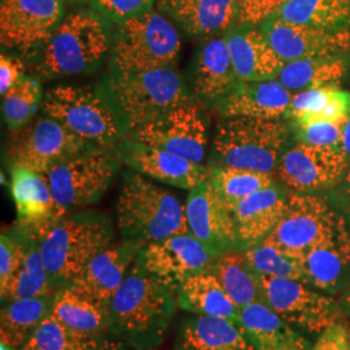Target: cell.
<instances>
[{
    "label": "cell",
    "mask_w": 350,
    "mask_h": 350,
    "mask_svg": "<svg viewBox=\"0 0 350 350\" xmlns=\"http://www.w3.org/2000/svg\"><path fill=\"white\" fill-rule=\"evenodd\" d=\"M98 88L125 137L193 100L183 78L172 68L142 72L109 68Z\"/></svg>",
    "instance_id": "6da1fadb"
},
{
    "label": "cell",
    "mask_w": 350,
    "mask_h": 350,
    "mask_svg": "<svg viewBox=\"0 0 350 350\" xmlns=\"http://www.w3.org/2000/svg\"><path fill=\"white\" fill-rule=\"evenodd\" d=\"M176 305L174 293L134 262L109 304V329L135 349H157Z\"/></svg>",
    "instance_id": "7a4b0ae2"
},
{
    "label": "cell",
    "mask_w": 350,
    "mask_h": 350,
    "mask_svg": "<svg viewBox=\"0 0 350 350\" xmlns=\"http://www.w3.org/2000/svg\"><path fill=\"white\" fill-rule=\"evenodd\" d=\"M117 221L124 240L143 244L189 232L186 205L174 193L134 170L122 175Z\"/></svg>",
    "instance_id": "3957f363"
},
{
    "label": "cell",
    "mask_w": 350,
    "mask_h": 350,
    "mask_svg": "<svg viewBox=\"0 0 350 350\" xmlns=\"http://www.w3.org/2000/svg\"><path fill=\"white\" fill-rule=\"evenodd\" d=\"M111 23L94 10H75L64 17L39 59V73L46 78L95 72L111 53Z\"/></svg>",
    "instance_id": "277c9868"
},
{
    "label": "cell",
    "mask_w": 350,
    "mask_h": 350,
    "mask_svg": "<svg viewBox=\"0 0 350 350\" xmlns=\"http://www.w3.org/2000/svg\"><path fill=\"white\" fill-rule=\"evenodd\" d=\"M286 120L225 117L213 140L214 165L273 174L291 139Z\"/></svg>",
    "instance_id": "5b68a950"
},
{
    "label": "cell",
    "mask_w": 350,
    "mask_h": 350,
    "mask_svg": "<svg viewBox=\"0 0 350 350\" xmlns=\"http://www.w3.org/2000/svg\"><path fill=\"white\" fill-rule=\"evenodd\" d=\"M111 218L95 211L68 214L40 240L51 283L65 287L95 256L113 243Z\"/></svg>",
    "instance_id": "8992f818"
},
{
    "label": "cell",
    "mask_w": 350,
    "mask_h": 350,
    "mask_svg": "<svg viewBox=\"0 0 350 350\" xmlns=\"http://www.w3.org/2000/svg\"><path fill=\"white\" fill-rule=\"evenodd\" d=\"M180 51V36L163 13L150 12L118 24L113 31L111 68L142 72L170 68Z\"/></svg>",
    "instance_id": "52a82bcc"
},
{
    "label": "cell",
    "mask_w": 350,
    "mask_h": 350,
    "mask_svg": "<svg viewBox=\"0 0 350 350\" xmlns=\"http://www.w3.org/2000/svg\"><path fill=\"white\" fill-rule=\"evenodd\" d=\"M42 109L88 144L113 148L125 138L109 104L98 88L55 86L46 92Z\"/></svg>",
    "instance_id": "ba28073f"
},
{
    "label": "cell",
    "mask_w": 350,
    "mask_h": 350,
    "mask_svg": "<svg viewBox=\"0 0 350 350\" xmlns=\"http://www.w3.org/2000/svg\"><path fill=\"white\" fill-rule=\"evenodd\" d=\"M121 163L117 147L92 146L55 165L46 178L56 204L69 214L100 200Z\"/></svg>",
    "instance_id": "9c48e42d"
},
{
    "label": "cell",
    "mask_w": 350,
    "mask_h": 350,
    "mask_svg": "<svg viewBox=\"0 0 350 350\" xmlns=\"http://www.w3.org/2000/svg\"><path fill=\"white\" fill-rule=\"evenodd\" d=\"M263 300L279 317L301 331L321 335L340 322L336 301L310 284L289 278L260 275Z\"/></svg>",
    "instance_id": "30bf717a"
},
{
    "label": "cell",
    "mask_w": 350,
    "mask_h": 350,
    "mask_svg": "<svg viewBox=\"0 0 350 350\" xmlns=\"http://www.w3.org/2000/svg\"><path fill=\"white\" fill-rule=\"evenodd\" d=\"M217 257L188 232L143 245L135 262L175 295L188 278L212 270Z\"/></svg>",
    "instance_id": "8fae6325"
},
{
    "label": "cell",
    "mask_w": 350,
    "mask_h": 350,
    "mask_svg": "<svg viewBox=\"0 0 350 350\" xmlns=\"http://www.w3.org/2000/svg\"><path fill=\"white\" fill-rule=\"evenodd\" d=\"M344 215L323 196L289 191L287 211L267 240L284 250L304 256L328 237Z\"/></svg>",
    "instance_id": "7c38bea8"
},
{
    "label": "cell",
    "mask_w": 350,
    "mask_h": 350,
    "mask_svg": "<svg viewBox=\"0 0 350 350\" xmlns=\"http://www.w3.org/2000/svg\"><path fill=\"white\" fill-rule=\"evenodd\" d=\"M88 147L92 144L78 138L62 122L44 114L14 133L10 154L13 163L46 175L55 165Z\"/></svg>",
    "instance_id": "4fadbf2b"
},
{
    "label": "cell",
    "mask_w": 350,
    "mask_h": 350,
    "mask_svg": "<svg viewBox=\"0 0 350 350\" xmlns=\"http://www.w3.org/2000/svg\"><path fill=\"white\" fill-rule=\"evenodd\" d=\"M348 166L345 154L338 147L297 142L284 152L276 172L291 192L315 193L338 186Z\"/></svg>",
    "instance_id": "5bb4252c"
},
{
    "label": "cell",
    "mask_w": 350,
    "mask_h": 350,
    "mask_svg": "<svg viewBox=\"0 0 350 350\" xmlns=\"http://www.w3.org/2000/svg\"><path fill=\"white\" fill-rule=\"evenodd\" d=\"M127 137L201 163L208 147V120L200 105L192 100Z\"/></svg>",
    "instance_id": "9a60e30c"
},
{
    "label": "cell",
    "mask_w": 350,
    "mask_h": 350,
    "mask_svg": "<svg viewBox=\"0 0 350 350\" xmlns=\"http://www.w3.org/2000/svg\"><path fill=\"white\" fill-rule=\"evenodd\" d=\"M63 18L62 0H1V44L25 53L44 47Z\"/></svg>",
    "instance_id": "2e32d148"
},
{
    "label": "cell",
    "mask_w": 350,
    "mask_h": 350,
    "mask_svg": "<svg viewBox=\"0 0 350 350\" xmlns=\"http://www.w3.org/2000/svg\"><path fill=\"white\" fill-rule=\"evenodd\" d=\"M188 230L215 256L240 250L234 213L209 179L191 189L186 202Z\"/></svg>",
    "instance_id": "e0dca14e"
},
{
    "label": "cell",
    "mask_w": 350,
    "mask_h": 350,
    "mask_svg": "<svg viewBox=\"0 0 350 350\" xmlns=\"http://www.w3.org/2000/svg\"><path fill=\"white\" fill-rule=\"evenodd\" d=\"M258 26L284 63L313 57H342L350 51V30L327 31L289 23L278 14Z\"/></svg>",
    "instance_id": "ac0fdd59"
},
{
    "label": "cell",
    "mask_w": 350,
    "mask_h": 350,
    "mask_svg": "<svg viewBox=\"0 0 350 350\" xmlns=\"http://www.w3.org/2000/svg\"><path fill=\"white\" fill-rule=\"evenodd\" d=\"M17 225L39 243L68 214L56 204L46 175L23 165L11 167Z\"/></svg>",
    "instance_id": "d6986e66"
},
{
    "label": "cell",
    "mask_w": 350,
    "mask_h": 350,
    "mask_svg": "<svg viewBox=\"0 0 350 350\" xmlns=\"http://www.w3.org/2000/svg\"><path fill=\"white\" fill-rule=\"evenodd\" d=\"M117 152L131 170L174 187L191 191L208 179V169L201 163L137 139L125 137Z\"/></svg>",
    "instance_id": "ffe728a7"
},
{
    "label": "cell",
    "mask_w": 350,
    "mask_h": 350,
    "mask_svg": "<svg viewBox=\"0 0 350 350\" xmlns=\"http://www.w3.org/2000/svg\"><path fill=\"white\" fill-rule=\"evenodd\" d=\"M143 245L146 244L134 240H124L122 244L117 245L112 244L95 256L65 287L109 306Z\"/></svg>",
    "instance_id": "44dd1931"
},
{
    "label": "cell",
    "mask_w": 350,
    "mask_h": 350,
    "mask_svg": "<svg viewBox=\"0 0 350 350\" xmlns=\"http://www.w3.org/2000/svg\"><path fill=\"white\" fill-rule=\"evenodd\" d=\"M159 10L195 39L225 36L240 25L238 0H159Z\"/></svg>",
    "instance_id": "7402d4cb"
},
{
    "label": "cell",
    "mask_w": 350,
    "mask_h": 350,
    "mask_svg": "<svg viewBox=\"0 0 350 350\" xmlns=\"http://www.w3.org/2000/svg\"><path fill=\"white\" fill-rule=\"evenodd\" d=\"M225 36L201 43L192 68V92L205 105L218 107L240 85Z\"/></svg>",
    "instance_id": "603a6c76"
},
{
    "label": "cell",
    "mask_w": 350,
    "mask_h": 350,
    "mask_svg": "<svg viewBox=\"0 0 350 350\" xmlns=\"http://www.w3.org/2000/svg\"><path fill=\"white\" fill-rule=\"evenodd\" d=\"M306 283L327 293H336L350 274V222L344 217L338 227L304 256Z\"/></svg>",
    "instance_id": "cb8c5ba5"
},
{
    "label": "cell",
    "mask_w": 350,
    "mask_h": 350,
    "mask_svg": "<svg viewBox=\"0 0 350 350\" xmlns=\"http://www.w3.org/2000/svg\"><path fill=\"white\" fill-rule=\"evenodd\" d=\"M234 69L241 82L276 79L284 66L260 26L240 24L225 34Z\"/></svg>",
    "instance_id": "d4e9b609"
},
{
    "label": "cell",
    "mask_w": 350,
    "mask_h": 350,
    "mask_svg": "<svg viewBox=\"0 0 350 350\" xmlns=\"http://www.w3.org/2000/svg\"><path fill=\"white\" fill-rule=\"evenodd\" d=\"M289 192L278 185L243 199L234 208L240 250L258 245L274 230L287 211Z\"/></svg>",
    "instance_id": "484cf974"
},
{
    "label": "cell",
    "mask_w": 350,
    "mask_h": 350,
    "mask_svg": "<svg viewBox=\"0 0 350 350\" xmlns=\"http://www.w3.org/2000/svg\"><path fill=\"white\" fill-rule=\"evenodd\" d=\"M293 94L278 79L240 82L217 111L225 117L287 118Z\"/></svg>",
    "instance_id": "4316f807"
},
{
    "label": "cell",
    "mask_w": 350,
    "mask_h": 350,
    "mask_svg": "<svg viewBox=\"0 0 350 350\" xmlns=\"http://www.w3.org/2000/svg\"><path fill=\"white\" fill-rule=\"evenodd\" d=\"M239 325L257 350H312L310 342L265 302H253L240 312Z\"/></svg>",
    "instance_id": "83f0119b"
},
{
    "label": "cell",
    "mask_w": 350,
    "mask_h": 350,
    "mask_svg": "<svg viewBox=\"0 0 350 350\" xmlns=\"http://www.w3.org/2000/svg\"><path fill=\"white\" fill-rule=\"evenodd\" d=\"M176 350H257L239 323L196 315L180 327Z\"/></svg>",
    "instance_id": "f1b7e54d"
},
{
    "label": "cell",
    "mask_w": 350,
    "mask_h": 350,
    "mask_svg": "<svg viewBox=\"0 0 350 350\" xmlns=\"http://www.w3.org/2000/svg\"><path fill=\"white\" fill-rule=\"evenodd\" d=\"M179 308L189 313L239 323L241 309L230 299L212 270L188 278L175 293Z\"/></svg>",
    "instance_id": "f546056e"
},
{
    "label": "cell",
    "mask_w": 350,
    "mask_h": 350,
    "mask_svg": "<svg viewBox=\"0 0 350 350\" xmlns=\"http://www.w3.org/2000/svg\"><path fill=\"white\" fill-rule=\"evenodd\" d=\"M51 315L78 334L99 338L109 328V306L88 299L69 287L55 292Z\"/></svg>",
    "instance_id": "4dcf8cb0"
},
{
    "label": "cell",
    "mask_w": 350,
    "mask_h": 350,
    "mask_svg": "<svg viewBox=\"0 0 350 350\" xmlns=\"http://www.w3.org/2000/svg\"><path fill=\"white\" fill-rule=\"evenodd\" d=\"M55 293L33 299L5 301L1 308V344L21 349L39 325L49 317Z\"/></svg>",
    "instance_id": "1f68e13d"
},
{
    "label": "cell",
    "mask_w": 350,
    "mask_h": 350,
    "mask_svg": "<svg viewBox=\"0 0 350 350\" xmlns=\"http://www.w3.org/2000/svg\"><path fill=\"white\" fill-rule=\"evenodd\" d=\"M349 116V92L331 85L293 94L287 118L292 124H301L308 121H347Z\"/></svg>",
    "instance_id": "d6a6232c"
},
{
    "label": "cell",
    "mask_w": 350,
    "mask_h": 350,
    "mask_svg": "<svg viewBox=\"0 0 350 350\" xmlns=\"http://www.w3.org/2000/svg\"><path fill=\"white\" fill-rule=\"evenodd\" d=\"M212 271L240 309L253 302H265L260 275L252 269L243 250H232L218 256Z\"/></svg>",
    "instance_id": "836d02e7"
},
{
    "label": "cell",
    "mask_w": 350,
    "mask_h": 350,
    "mask_svg": "<svg viewBox=\"0 0 350 350\" xmlns=\"http://www.w3.org/2000/svg\"><path fill=\"white\" fill-rule=\"evenodd\" d=\"M276 14L327 31L350 30V0H289Z\"/></svg>",
    "instance_id": "e575fe53"
},
{
    "label": "cell",
    "mask_w": 350,
    "mask_h": 350,
    "mask_svg": "<svg viewBox=\"0 0 350 350\" xmlns=\"http://www.w3.org/2000/svg\"><path fill=\"white\" fill-rule=\"evenodd\" d=\"M347 73L342 57H313L284 64L278 81L292 94L310 88L331 86L340 82Z\"/></svg>",
    "instance_id": "d590c367"
},
{
    "label": "cell",
    "mask_w": 350,
    "mask_h": 350,
    "mask_svg": "<svg viewBox=\"0 0 350 350\" xmlns=\"http://www.w3.org/2000/svg\"><path fill=\"white\" fill-rule=\"evenodd\" d=\"M208 179L231 211L250 195L276 185L274 175L212 163Z\"/></svg>",
    "instance_id": "8d00e7d4"
},
{
    "label": "cell",
    "mask_w": 350,
    "mask_h": 350,
    "mask_svg": "<svg viewBox=\"0 0 350 350\" xmlns=\"http://www.w3.org/2000/svg\"><path fill=\"white\" fill-rule=\"evenodd\" d=\"M56 288L51 283L50 275L42 256L40 243L33 239L26 250L21 267L13 276L11 284L1 295L3 301L33 299L53 295Z\"/></svg>",
    "instance_id": "74e56055"
},
{
    "label": "cell",
    "mask_w": 350,
    "mask_h": 350,
    "mask_svg": "<svg viewBox=\"0 0 350 350\" xmlns=\"http://www.w3.org/2000/svg\"><path fill=\"white\" fill-rule=\"evenodd\" d=\"M252 269L258 275L278 276L306 283L302 256L284 250L265 239L258 245L243 250Z\"/></svg>",
    "instance_id": "f35d334b"
},
{
    "label": "cell",
    "mask_w": 350,
    "mask_h": 350,
    "mask_svg": "<svg viewBox=\"0 0 350 350\" xmlns=\"http://www.w3.org/2000/svg\"><path fill=\"white\" fill-rule=\"evenodd\" d=\"M42 101L39 81L24 75L3 96V116L8 130L14 134L33 121L38 109L42 108Z\"/></svg>",
    "instance_id": "ab89813d"
},
{
    "label": "cell",
    "mask_w": 350,
    "mask_h": 350,
    "mask_svg": "<svg viewBox=\"0 0 350 350\" xmlns=\"http://www.w3.org/2000/svg\"><path fill=\"white\" fill-rule=\"evenodd\" d=\"M101 338L78 334L50 314L20 350H91Z\"/></svg>",
    "instance_id": "60d3db41"
},
{
    "label": "cell",
    "mask_w": 350,
    "mask_h": 350,
    "mask_svg": "<svg viewBox=\"0 0 350 350\" xmlns=\"http://www.w3.org/2000/svg\"><path fill=\"white\" fill-rule=\"evenodd\" d=\"M31 238L20 226H13L1 232L0 238V292L7 291L13 276L21 267Z\"/></svg>",
    "instance_id": "b9f144b4"
},
{
    "label": "cell",
    "mask_w": 350,
    "mask_h": 350,
    "mask_svg": "<svg viewBox=\"0 0 350 350\" xmlns=\"http://www.w3.org/2000/svg\"><path fill=\"white\" fill-rule=\"evenodd\" d=\"M345 122L347 121H308L292 124V130L301 143L340 148Z\"/></svg>",
    "instance_id": "7bdbcfd3"
},
{
    "label": "cell",
    "mask_w": 350,
    "mask_h": 350,
    "mask_svg": "<svg viewBox=\"0 0 350 350\" xmlns=\"http://www.w3.org/2000/svg\"><path fill=\"white\" fill-rule=\"evenodd\" d=\"M92 10L111 24L118 25L126 20L153 11L154 0H91Z\"/></svg>",
    "instance_id": "ee69618b"
},
{
    "label": "cell",
    "mask_w": 350,
    "mask_h": 350,
    "mask_svg": "<svg viewBox=\"0 0 350 350\" xmlns=\"http://www.w3.org/2000/svg\"><path fill=\"white\" fill-rule=\"evenodd\" d=\"M289 0H238L240 24L261 25L280 11Z\"/></svg>",
    "instance_id": "f6af8a7d"
},
{
    "label": "cell",
    "mask_w": 350,
    "mask_h": 350,
    "mask_svg": "<svg viewBox=\"0 0 350 350\" xmlns=\"http://www.w3.org/2000/svg\"><path fill=\"white\" fill-rule=\"evenodd\" d=\"M312 350H350L348 325L338 322L327 328L323 334L319 335Z\"/></svg>",
    "instance_id": "bcb514c9"
},
{
    "label": "cell",
    "mask_w": 350,
    "mask_h": 350,
    "mask_svg": "<svg viewBox=\"0 0 350 350\" xmlns=\"http://www.w3.org/2000/svg\"><path fill=\"white\" fill-rule=\"evenodd\" d=\"M24 77V64L8 55L0 56V92L4 96Z\"/></svg>",
    "instance_id": "7dc6e473"
},
{
    "label": "cell",
    "mask_w": 350,
    "mask_h": 350,
    "mask_svg": "<svg viewBox=\"0 0 350 350\" xmlns=\"http://www.w3.org/2000/svg\"><path fill=\"white\" fill-rule=\"evenodd\" d=\"M91 350H129L126 348L125 344L122 341L118 340H113V338H103L100 342Z\"/></svg>",
    "instance_id": "c3c4849f"
},
{
    "label": "cell",
    "mask_w": 350,
    "mask_h": 350,
    "mask_svg": "<svg viewBox=\"0 0 350 350\" xmlns=\"http://www.w3.org/2000/svg\"><path fill=\"white\" fill-rule=\"evenodd\" d=\"M340 150H342L348 163H350V116L344 126V134H342V142H341Z\"/></svg>",
    "instance_id": "681fc988"
},
{
    "label": "cell",
    "mask_w": 350,
    "mask_h": 350,
    "mask_svg": "<svg viewBox=\"0 0 350 350\" xmlns=\"http://www.w3.org/2000/svg\"><path fill=\"white\" fill-rule=\"evenodd\" d=\"M344 182H345V187H347V191H348V193L350 195V163L349 166H348V169H347L345 176H344Z\"/></svg>",
    "instance_id": "f907efd6"
},
{
    "label": "cell",
    "mask_w": 350,
    "mask_h": 350,
    "mask_svg": "<svg viewBox=\"0 0 350 350\" xmlns=\"http://www.w3.org/2000/svg\"><path fill=\"white\" fill-rule=\"evenodd\" d=\"M63 3L65 1H73V3H85V1H88V0H62Z\"/></svg>",
    "instance_id": "816d5d0a"
},
{
    "label": "cell",
    "mask_w": 350,
    "mask_h": 350,
    "mask_svg": "<svg viewBox=\"0 0 350 350\" xmlns=\"http://www.w3.org/2000/svg\"><path fill=\"white\" fill-rule=\"evenodd\" d=\"M348 328H349V331H350V325H348Z\"/></svg>",
    "instance_id": "f5cc1de1"
},
{
    "label": "cell",
    "mask_w": 350,
    "mask_h": 350,
    "mask_svg": "<svg viewBox=\"0 0 350 350\" xmlns=\"http://www.w3.org/2000/svg\"><path fill=\"white\" fill-rule=\"evenodd\" d=\"M349 304H350V293H349Z\"/></svg>",
    "instance_id": "db71d44e"
}]
</instances>
